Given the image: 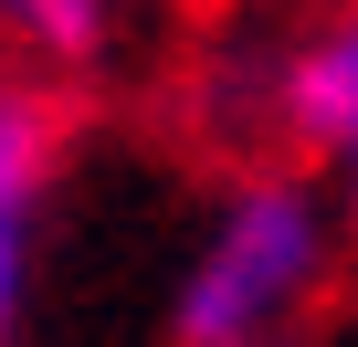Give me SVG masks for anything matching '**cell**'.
I'll use <instances>...</instances> for the list:
<instances>
[{"instance_id": "277c9868", "label": "cell", "mask_w": 358, "mask_h": 347, "mask_svg": "<svg viewBox=\"0 0 358 347\" xmlns=\"http://www.w3.org/2000/svg\"><path fill=\"white\" fill-rule=\"evenodd\" d=\"M22 32H32V53H53V64H95V43H106V11L95 0H0Z\"/></svg>"}, {"instance_id": "7a4b0ae2", "label": "cell", "mask_w": 358, "mask_h": 347, "mask_svg": "<svg viewBox=\"0 0 358 347\" xmlns=\"http://www.w3.org/2000/svg\"><path fill=\"white\" fill-rule=\"evenodd\" d=\"M53 147H64L53 95L0 84V337L22 316V263H32V211H43V179H53Z\"/></svg>"}, {"instance_id": "6da1fadb", "label": "cell", "mask_w": 358, "mask_h": 347, "mask_svg": "<svg viewBox=\"0 0 358 347\" xmlns=\"http://www.w3.org/2000/svg\"><path fill=\"white\" fill-rule=\"evenodd\" d=\"M316 253H327V221L295 179H253L211 253L190 263V295H179V347H264L285 326V305L316 284Z\"/></svg>"}, {"instance_id": "3957f363", "label": "cell", "mask_w": 358, "mask_h": 347, "mask_svg": "<svg viewBox=\"0 0 358 347\" xmlns=\"http://www.w3.org/2000/svg\"><path fill=\"white\" fill-rule=\"evenodd\" d=\"M285 116H295L306 147H327L348 179H358V11L295 53V74H285Z\"/></svg>"}]
</instances>
